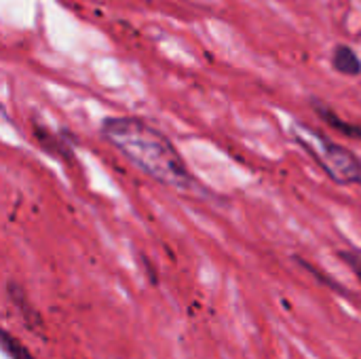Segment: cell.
<instances>
[{
    "label": "cell",
    "mask_w": 361,
    "mask_h": 359,
    "mask_svg": "<svg viewBox=\"0 0 361 359\" xmlns=\"http://www.w3.org/2000/svg\"><path fill=\"white\" fill-rule=\"evenodd\" d=\"M99 133L118 154L152 180L176 190H192L197 184L173 142L144 118L108 116Z\"/></svg>",
    "instance_id": "obj_1"
},
{
    "label": "cell",
    "mask_w": 361,
    "mask_h": 359,
    "mask_svg": "<svg viewBox=\"0 0 361 359\" xmlns=\"http://www.w3.org/2000/svg\"><path fill=\"white\" fill-rule=\"evenodd\" d=\"M290 129L294 140L319 163L330 180L343 186L361 184V159L353 150L302 123H292Z\"/></svg>",
    "instance_id": "obj_2"
},
{
    "label": "cell",
    "mask_w": 361,
    "mask_h": 359,
    "mask_svg": "<svg viewBox=\"0 0 361 359\" xmlns=\"http://www.w3.org/2000/svg\"><path fill=\"white\" fill-rule=\"evenodd\" d=\"M311 106H313V110L317 112V116H319L322 121H326L334 131H338V133H343V135H347V138H353V140H360L361 142V125H355V123H349V121L341 118V116L334 112V108H330L328 104H324V102L317 99V97L311 99Z\"/></svg>",
    "instance_id": "obj_3"
},
{
    "label": "cell",
    "mask_w": 361,
    "mask_h": 359,
    "mask_svg": "<svg viewBox=\"0 0 361 359\" xmlns=\"http://www.w3.org/2000/svg\"><path fill=\"white\" fill-rule=\"evenodd\" d=\"M330 61H332V68L343 76H360L361 74L360 55L349 44H336L332 49Z\"/></svg>",
    "instance_id": "obj_4"
},
{
    "label": "cell",
    "mask_w": 361,
    "mask_h": 359,
    "mask_svg": "<svg viewBox=\"0 0 361 359\" xmlns=\"http://www.w3.org/2000/svg\"><path fill=\"white\" fill-rule=\"evenodd\" d=\"M336 256L355 273V277L361 281V252L360 250H338Z\"/></svg>",
    "instance_id": "obj_5"
}]
</instances>
